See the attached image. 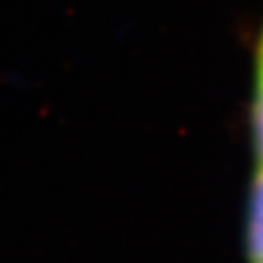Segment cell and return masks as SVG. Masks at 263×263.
<instances>
[{
	"instance_id": "6da1fadb",
	"label": "cell",
	"mask_w": 263,
	"mask_h": 263,
	"mask_svg": "<svg viewBox=\"0 0 263 263\" xmlns=\"http://www.w3.org/2000/svg\"><path fill=\"white\" fill-rule=\"evenodd\" d=\"M245 236L247 263H263V166H257L251 182Z\"/></svg>"
},
{
	"instance_id": "7a4b0ae2",
	"label": "cell",
	"mask_w": 263,
	"mask_h": 263,
	"mask_svg": "<svg viewBox=\"0 0 263 263\" xmlns=\"http://www.w3.org/2000/svg\"><path fill=\"white\" fill-rule=\"evenodd\" d=\"M251 141L257 164L263 166V27L255 50L253 98H251Z\"/></svg>"
}]
</instances>
